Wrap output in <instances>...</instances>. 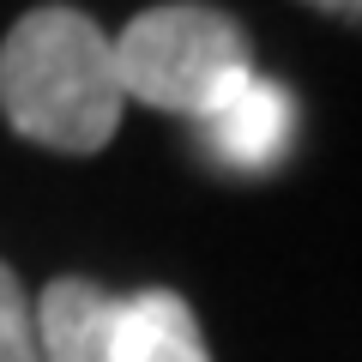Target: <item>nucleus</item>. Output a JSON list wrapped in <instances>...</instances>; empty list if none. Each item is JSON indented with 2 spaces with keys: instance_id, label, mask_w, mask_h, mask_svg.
Segmentation results:
<instances>
[{
  "instance_id": "2",
  "label": "nucleus",
  "mask_w": 362,
  "mask_h": 362,
  "mask_svg": "<svg viewBox=\"0 0 362 362\" xmlns=\"http://www.w3.org/2000/svg\"><path fill=\"white\" fill-rule=\"evenodd\" d=\"M115 42L121 90L145 109L206 121L211 109L254 78V49H247L242 18L206 0H163L127 18Z\"/></svg>"
},
{
  "instance_id": "4",
  "label": "nucleus",
  "mask_w": 362,
  "mask_h": 362,
  "mask_svg": "<svg viewBox=\"0 0 362 362\" xmlns=\"http://www.w3.org/2000/svg\"><path fill=\"white\" fill-rule=\"evenodd\" d=\"M42 362H115V296L90 278H54L37 302Z\"/></svg>"
},
{
  "instance_id": "6",
  "label": "nucleus",
  "mask_w": 362,
  "mask_h": 362,
  "mask_svg": "<svg viewBox=\"0 0 362 362\" xmlns=\"http://www.w3.org/2000/svg\"><path fill=\"white\" fill-rule=\"evenodd\" d=\"M0 362H42L30 290L18 284V272L6 266V259H0Z\"/></svg>"
},
{
  "instance_id": "1",
  "label": "nucleus",
  "mask_w": 362,
  "mask_h": 362,
  "mask_svg": "<svg viewBox=\"0 0 362 362\" xmlns=\"http://www.w3.org/2000/svg\"><path fill=\"white\" fill-rule=\"evenodd\" d=\"M127 90L115 42L78 6H37L0 42V115L42 151L90 157L121 127Z\"/></svg>"
},
{
  "instance_id": "3",
  "label": "nucleus",
  "mask_w": 362,
  "mask_h": 362,
  "mask_svg": "<svg viewBox=\"0 0 362 362\" xmlns=\"http://www.w3.org/2000/svg\"><path fill=\"white\" fill-rule=\"evenodd\" d=\"M290 133H296V103L278 78H247L242 90H230L206 121H199V139L235 175H266V169L284 163Z\"/></svg>"
},
{
  "instance_id": "5",
  "label": "nucleus",
  "mask_w": 362,
  "mask_h": 362,
  "mask_svg": "<svg viewBox=\"0 0 362 362\" xmlns=\"http://www.w3.org/2000/svg\"><path fill=\"white\" fill-rule=\"evenodd\" d=\"M115 362H211V350L175 290H133L115 296Z\"/></svg>"
}]
</instances>
